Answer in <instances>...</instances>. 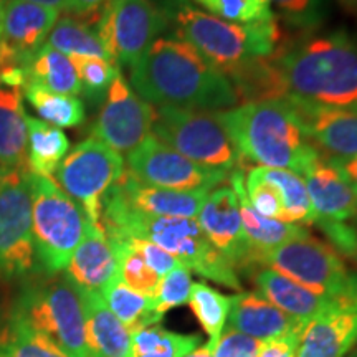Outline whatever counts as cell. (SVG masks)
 Segmentation results:
<instances>
[{
	"mask_svg": "<svg viewBox=\"0 0 357 357\" xmlns=\"http://www.w3.org/2000/svg\"><path fill=\"white\" fill-rule=\"evenodd\" d=\"M270 61L281 100L357 111V42L344 30L293 40L276 48Z\"/></svg>",
	"mask_w": 357,
	"mask_h": 357,
	"instance_id": "obj_1",
	"label": "cell"
},
{
	"mask_svg": "<svg viewBox=\"0 0 357 357\" xmlns=\"http://www.w3.org/2000/svg\"><path fill=\"white\" fill-rule=\"evenodd\" d=\"M129 70L134 93L149 105L200 111L238 106L229 77L181 38H158Z\"/></svg>",
	"mask_w": 357,
	"mask_h": 357,
	"instance_id": "obj_2",
	"label": "cell"
},
{
	"mask_svg": "<svg viewBox=\"0 0 357 357\" xmlns=\"http://www.w3.org/2000/svg\"><path fill=\"white\" fill-rule=\"evenodd\" d=\"M215 114L240 158L258 167L287 169L305 177L323 160L291 101L243 102Z\"/></svg>",
	"mask_w": 357,
	"mask_h": 357,
	"instance_id": "obj_3",
	"label": "cell"
},
{
	"mask_svg": "<svg viewBox=\"0 0 357 357\" xmlns=\"http://www.w3.org/2000/svg\"><path fill=\"white\" fill-rule=\"evenodd\" d=\"M101 227L108 238L153 242L190 271L222 287L243 291L236 270L208 242L195 218L155 217L137 212L124 202L113 185L102 199Z\"/></svg>",
	"mask_w": 357,
	"mask_h": 357,
	"instance_id": "obj_4",
	"label": "cell"
},
{
	"mask_svg": "<svg viewBox=\"0 0 357 357\" xmlns=\"http://www.w3.org/2000/svg\"><path fill=\"white\" fill-rule=\"evenodd\" d=\"M178 38L197 50L223 73L255 58L273 55L280 43L276 22L234 24L199 10L187 0H169L164 8Z\"/></svg>",
	"mask_w": 357,
	"mask_h": 357,
	"instance_id": "obj_5",
	"label": "cell"
},
{
	"mask_svg": "<svg viewBox=\"0 0 357 357\" xmlns=\"http://www.w3.org/2000/svg\"><path fill=\"white\" fill-rule=\"evenodd\" d=\"M32 187V234L37 266L56 275L68 265L82 243L88 218L83 208L66 195L52 177L29 171Z\"/></svg>",
	"mask_w": 357,
	"mask_h": 357,
	"instance_id": "obj_6",
	"label": "cell"
},
{
	"mask_svg": "<svg viewBox=\"0 0 357 357\" xmlns=\"http://www.w3.org/2000/svg\"><path fill=\"white\" fill-rule=\"evenodd\" d=\"M12 316L52 339L70 357H91L82 291L66 276L26 287Z\"/></svg>",
	"mask_w": 357,
	"mask_h": 357,
	"instance_id": "obj_7",
	"label": "cell"
},
{
	"mask_svg": "<svg viewBox=\"0 0 357 357\" xmlns=\"http://www.w3.org/2000/svg\"><path fill=\"white\" fill-rule=\"evenodd\" d=\"M153 131L160 141L200 166L231 172L242 162L215 111L159 106Z\"/></svg>",
	"mask_w": 357,
	"mask_h": 357,
	"instance_id": "obj_8",
	"label": "cell"
},
{
	"mask_svg": "<svg viewBox=\"0 0 357 357\" xmlns=\"http://www.w3.org/2000/svg\"><path fill=\"white\" fill-rule=\"evenodd\" d=\"M37 268L29 169L0 167V276L25 278Z\"/></svg>",
	"mask_w": 357,
	"mask_h": 357,
	"instance_id": "obj_9",
	"label": "cell"
},
{
	"mask_svg": "<svg viewBox=\"0 0 357 357\" xmlns=\"http://www.w3.org/2000/svg\"><path fill=\"white\" fill-rule=\"evenodd\" d=\"M258 268H271L294 283L334 300L351 288L357 276L347 270L331 245L311 234L263 253Z\"/></svg>",
	"mask_w": 357,
	"mask_h": 357,
	"instance_id": "obj_10",
	"label": "cell"
},
{
	"mask_svg": "<svg viewBox=\"0 0 357 357\" xmlns=\"http://www.w3.org/2000/svg\"><path fill=\"white\" fill-rule=\"evenodd\" d=\"M124 171L121 154L88 137L68 151L55 171V182L83 208L89 223L101 225L102 199Z\"/></svg>",
	"mask_w": 357,
	"mask_h": 357,
	"instance_id": "obj_11",
	"label": "cell"
},
{
	"mask_svg": "<svg viewBox=\"0 0 357 357\" xmlns=\"http://www.w3.org/2000/svg\"><path fill=\"white\" fill-rule=\"evenodd\" d=\"M166 12L153 0H109L98 13L95 30L116 65L131 66L166 32Z\"/></svg>",
	"mask_w": 357,
	"mask_h": 357,
	"instance_id": "obj_12",
	"label": "cell"
},
{
	"mask_svg": "<svg viewBox=\"0 0 357 357\" xmlns=\"http://www.w3.org/2000/svg\"><path fill=\"white\" fill-rule=\"evenodd\" d=\"M126 164V171L141 184L171 190H212L230 177V172L187 159L154 134L128 154Z\"/></svg>",
	"mask_w": 357,
	"mask_h": 357,
	"instance_id": "obj_13",
	"label": "cell"
},
{
	"mask_svg": "<svg viewBox=\"0 0 357 357\" xmlns=\"http://www.w3.org/2000/svg\"><path fill=\"white\" fill-rule=\"evenodd\" d=\"M155 109L134 93L121 73L114 78L93 123L91 137L119 154H129L153 131Z\"/></svg>",
	"mask_w": 357,
	"mask_h": 357,
	"instance_id": "obj_14",
	"label": "cell"
},
{
	"mask_svg": "<svg viewBox=\"0 0 357 357\" xmlns=\"http://www.w3.org/2000/svg\"><path fill=\"white\" fill-rule=\"evenodd\" d=\"M195 220L208 242L236 271H255V250L245 236L238 200L231 187L218 185L208 192Z\"/></svg>",
	"mask_w": 357,
	"mask_h": 357,
	"instance_id": "obj_15",
	"label": "cell"
},
{
	"mask_svg": "<svg viewBox=\"0 0 357 357\" xmlns=\"http://www.w3.org/2000/svg\"><path fill=\"white\" fill-rule=\"evenodd\" d=\"M60 19V12L25 0L3 3V29L0 38V70L24 66L47 43Z\"/></svg>",
	"mask_w": 357,
	"mask_h": 357,
	"instance_id": "obj_16",
	"label": "cell"
},
{
	"mask_svg": "<svg viewBox=\"0 0 357 357\" xmlns=\"http://www.w3.org/2000/svg\"><path fill=\"white\" fill-rule=\"evenodd\" d=\"M66 278L83 291L101 293L118 278V258L101 225L88 222L82 243L65 268Z\"/></svg>",
	"mask_w": 357,
	"mask_h": 357,
	"instance_id": "obj_17",
	"label": "cell"
},
{
	"mask_svg": "<svg viewBox=\"0 0 357 357\" xmlns=\"http://www.w3.org/2000/svg\"><path fill=\"white\" fill-rule=\"evenodd\" d=\"M357 346V306L336 305L306 324L296 357H346Z\"/></svg>",
	"mask_w": 357,
	"mask_h": 357,
	"instance_id": "obj_18",
	"label": "cell"
},
{
	"mask_svg": "<svg viewBox=\"0 0 357 357\" xmlns=\"http://www.w3.org/2000/svg\"><path fill=\"white\" fill-rule=\"evenodd\" d=\"M121 199L134 211L155 217L197 218L200 208L211 190H171L146 185L137 182L124 171L123 177L114 184Z\"/></svg>",
	"mask_w": 357,
	"mask_h": 357,
	"instance_id": "obj_19",
	"label": "cell"
},
{
	"mask_svg": "<svg viewBox=\"0 0 357 357\" xmlns=\"http://www.w3.org/2000/svg\"><path fill=\"white\" fill-rule=\"evenodd\" d=\"M293 105L306 124L311 142L324 159L356 158L357 111L316 108L298 102Z\"/></svg>",
	"mask_w": 357,
	"mask_h": 357,
	"instance_id": "obj_20",
	"label": "cell"
},
{
	"mask_svg": "<svg viewBox=\"0 0 357 357\" xmlns=\"http://www.w3.org/2000/svg\"><path fill=\"white\" fill-rule=\"evenodd\" d=\"M229 324L231 331L263 342L303 328L307 323L288 316L258 291H238L230 296Z\"/></svg>",
	"mask_w": 357,
	"mask_h": 357,
	"instance_id": "obj_21",
	"label": "cell"
},
{
	"mask_svg": "<svg viewBox=\"0 0 357 357\" xmlns=\"http://www.w3.org/2000/svg\"><path fill=\"white\" fill-rule=\"evenodd\" d=\"M253 281L257 284V291L266 298L271 305L280 307L291 318L310 323L321 312L331 310L333 306L342 305L339 300L314 293L301 284L294 283L271 268H258L253 271Z\"/></svg>",
	"mask_w": 357,
	"mask_h": 357,
	"instance_id": "obj_22",
	"label": "cell"
},
{
	"mask_svg": "<svg viewBox=\"0 0 357 357\" xmlns=\"http://www.w3.org/2000/svg\"><path fill=\"white\" fill-rule=\"evenodd\" d=\"M303 178L316 215L314 222H349L354 218L357 190L324 158Z\"/></svg>",
	"mask_w": 357,
	"mask_h": 357,
	"instance_id": "obj_23",
	"label": "cell"
},
{
	"mask_svg": "<svg viewBox=\"0 0 357 357\" xmlns=\"http://www.w3.org/2000/svg\"><path fill=\"white\" fill-rule=\"evenodd\" d=\"M229 181L236 195V200H238V211L245 236H247L252 248L255 250V270H258V260L263 253L287 242H291V240L310 235V231L303 225L275 220V218L263 217L261 213H258L250 204L247 190H245V176L240 169L230 172Z\"/></svg>",
	"mask_w": 357,
	"mask_h": 357,
	"instance_id": "obj_24",
	"label": "cell"
},
{
	"mask_svg": "<svg viewBox=\"0 0 357 357\" xmlns=\"http://www.w3.org/2000/svg\"><path fill=\"white\" fill-rule=\"evenodd\" d=\"M79 291L83 298L86 342L91 357H129L131 333L126 326L111 312L100 293L83 289Z\"/></svg>",
	"mask_w": 357,
	"mask_h": 357,
	"instance_id": "obj_25",
	"label": "cell"
},
{
	"mask_svg": "<svg viewBox=\"0 0 357 357\" xmlns=\"http://www.w3.org/2000/svg\"><path fill=\"white\" fill-rule=\"evenodd\" d=\"M29 128L24 108V89L0 83V167L29 169Z\"/></svg>",
	"mask_w": 357,
	"mask_h": 357,
	"instance_id": "obj_26",
	"label": "cell"
},
{
	"mask_svg": "<svg viewBox=\"0 0 357 357\" xmlns=\"http://www.w3.org/2000/svg\"><path fill=\"white\" fill-rule=\"evenodd\" d=\"M26 83L60 93V95H82V86L70 56L45 43L24 66Z\"/></svg>",
	"mask_w": 357,
	"mask_h": 357,
	"instance_id": "obj_27",
	"label": "cell"
},
{
	"mask_svg": "<svg viewBox=\"0 0 357 357\" xmlns=\"http://www.w3.org/2000/svg\"><path fill=\"white\" fill-rule=\"evenodd\" d=\"M26 128H29V146H26L29 171L37 176L52 177L68 154V137L60 128L30 116H26Z\"/></svg>",
	"mask_w": 357,
	"mask_h": 357,
	"instance_id": "obj_28",
	"label": "cell"
},
{
	"mask_svg": "<svg viewBox=\"0 0 357 357\" xmlns=\"http://www.w3.org/2000/svg\"><path fill=\"white\" fill-rule=\"evenodd\" d=\"M100 294L106 306L126 326L129 333L158 326L162 321V316L155 311L153 298L134 291L119 278L111 281Z\"/></svg>",
	"mask_w": 357,
	"mask_h": 357,
	"instance_id": "obj_29",
	"label": "cell"
},
{
	"mask_svg": "<svg viewBox=\"0 0 357 357\" xmlns=\"http://www.w3.org/2000/svg\"><path fill=\"white\" fill-rule=\"evenodd\" d=\"M24 98L32 105L45 123L56 128H77L86 119L84 102L78 96L60 95L38 84L26 83Z\"/></svg>",
	"mask_w": 357,
	"mask_h": 357,
	"instance_id": "obj_30",
	"label": "cell"
},
{
	"mask_svg": "<svg viewBox=\"0 0 357 357\" xmlns=\"http://www.w3.org/2000/svg\"><path fill=\"white\" fill-rule=\"evenodd\" d=\"M47 45L66 56H93L111 60L95 26L75 17H61L48 35ZM114 63V61H113Z\"/></svg>",
	"mask_w": 357,
	"mask_h": 357,
	"instance_id": "obj_31",
	"label": "cell"
},
{
	"mask_svg": "<svg viewBox=\"0 0 357 357\" xmlns=\"http://www.w3.org/2000/svg\"><path fill=\"white\" fill-rule=\"evenodd\" d=\"M202 344L197 334H178L160 326L131 333L129 357H185Z\"/></svg>",
	"mask_w": 357,
	"mask_h": 357,
	"instance_id": "obj_32",
	"label": "cell"
},
{
	"mask_svg": "<svg viewBox=\"0 0 357 357\" xmlns=\"http://www.w3.org/2000/svg\"><path fill=\"white\" fill-rule=\"evenodd\" d=\"M263 178L278 187L281 200H283V217L281 222L296 223V225H312L314 211H312L310 194H307L305 178L287 169L257 167Z\"/></svg>",
	"mask_w": 357,
	"mask_h": 357,
	"instance_id": "obj_33",
	"label": "cell"
},
{
	"mask_svg": "<svg viewBox=\"0 0 357 357\" xmlns=\"http://www.w3.org/2000/svg\"><path fill=\"white\" fill-rule=\"evenodd\" d=\"M187 305L208 336V342L217 347L229 319L230 296L208 287L207 283H194Z\"/></svg>",
	"mask_w": 357,
	"mask_h": 357,
	"instance_id": "obj_34",
	"label": "cell"
},
{
	"mask_svg": "<svg viewBox=\"0 0 357 357\" xmlns=\"http://www.w3.org/2000/svg\"><path fill=\"white\" fill-rule=\"evenodd\" d=\"M0 357H70L52 339L32 326L12 316L8 328L0 336Z\"/></svg>",
	"mask_w": 357,
	"mask_h": 357,
	"instance_id": "obj_35",
	"label": "cell"
},
{
	"mask_svg": "<svg viewBox=\"0 0 357 357\" xmlns=\"http://www.w3.org/2000/svg\"><path fill=\"white\" fill-rule=\"evenodd\" d=\"M70 60L73 61L77 70L82 95L91 105H101L114 78L121 73L119 66L105 58L70 56Z\"/></svg>",
	"mask_w": 357,
	"mask_h": 357,
	"instance_id": "obj_36",
	"label": "cell"
},
{
	"mask_svg": "<svg viewBox=\"0 0 357 357\" xmlns=\"http://www.w3.org/2000/svg\"><path fill=\"white\" fill-rule=\"evenodd\" d=\"M109 242L118 258V278L134 291L153 298L158 289L159 276L147 266L144 258L126 240L109 238Z\"/></svg>",
	"mask_w": 357,
	"mask_h": 357,
	"instance_id": "obj_37",
	"label": "cell"
},
{
	"mask_svg": "<svg viewBox=\"0 0 357 357\" xmlns=\"http://www.w3.org/2000/svg\"><path fill=\"white\" fill-rule=\"evenodd\" d=\"M204 12L234 24L276 22L270 0H194Z\"/></svg>",
	"mask_w": 357,
	"mask_h": 357,
	"instance_id": "obj_38",
	"label": "cell"
},
{
	"mask_svg": "<svg viewBox=\"0 0 357 357\" xmlns=\"http://www.w3.org/2000/svg\"><path fill=\"white\" fill-rule=\"evenodd\" d=\"M192 273L184 265H178L159 280L153 300L155 311L164 318L167 311L187 305L192 291Z\"/></svg>",
	"mask_w": 357,
	"mask_h": 357,
	"instance_id": "obj_39",
	"label": "cell"
},
{
	"mask_svg": "<svg viewBox=\"0 0 357 357\" xmlns=\"http://www.w3.org/2000/svg\"><path fill=\"white\" fill-rule=\"evenodd\" d=\"M245 190H247L250 204L263 217L281 220L283 217V200L278 187L261 177L257 167H252L245 177Z\"/></svg>",
	"mask_w": 357,
	"mask_h": 357,
	"instance_id": "obj_40",
	"label": "cell"
},
{
	"mask_svg": "<svg viewBox=\"0 0 357 357\" xmlns=\"http://www.w3.org/2000/svg\"><path fill=\"white\" fill-rule=\"evenodd\" d=\"M270 3L289 25L306 32L319 29L328 13L326 0H270Z\"/></svg>",
	"mask_w": 357,
	"mask_h": 357,
	"instance_id": "obj_41",
	"label": "cell"
},
{
	"mask_svg": "<svg viewBox=\"0 0 357 357\" xmlns=\"http://www.w3.org/2000/svg\"><path fill=\"white\" fill-rule=\"evenodd\" d=\"M316 225L323 231L331 247L341 257H347L354 260L357 255V225L349 222H331V220H316Z\"/></svg>",
	"mask_w": 357,
	"mask_h": 357,
	"instance_id": "obj_42",
	"label": "cell"
},
{
	"mask_svg": "<svg viewBox=\"0 0 357 357\" xmlns=\"http://www.w3.org/2000/svg\"><path fill=\"white\" fill-rule=\"evenodd\" d=\"M126 242L144 258L147 266H149L159 278L166 276L169 271H172L174 268L181 265L177 258H174L171 253H167L166 250L158 247V245L153 242H147V240L141 238H128Z\"/></svg>",
	"mask_w": 357,
	"mask_h": 357,
	"instance_id": "obj_43",
	"label": "cell"
},
{
	"mask_svg": "<svg viewBox=\"0 0 357 357\" xmlns=\"http://www.w3.org/2000/svg\"><path fill=\"white\" fill-rule=\"evenodd\" d=\"M260 341L236 331L222 334L215 347V357H257Z\"/></svg>",
	"mask_w": 357,
	"mask_h": 357,
	"instance_id": "obj_44",
	"label": "cell"
},
{
	"mask_svg": "<svg viewBox=\"0 0 357 357\" xmlns=\"http://www.w3.org/2000/svg\"><path fill=\"white\" fill-rule=\"evenodd\" d=\"M305 328L306 326H303V328L293 329L283 336L260 342L257 357H296Z\"/></svg>",
	"mask_w": 357,
	"mask_h": 357,
	"instance_id": "obj_45",
	"label": "cell"
},
{
	"mask_svg": "<svg viewBox=\"0 0 357 357\" xmlns=\"http://www.w3.org/2000/svg\"><path fill=\"white\" fill-rule=\"evenodd\" d=\"M109 0H66V10L71 15L82 17V19H89V17H98V13L102 10V7Z\"/></svg>",
	"mask_w": 357,
	"mask_h": 357,
	"instance_id": "obj_46",
	"label": "cell"
},
{
	"mask_svg": "<svg viewBox=\"0 0 357 357\" xmlns=\"http://www.w3.org/2000/svg\"><path fill=\"white\" fill-rule=\"evenodd\" d=\"M326 162L331 164L333 167H336L342 176L346 177V181L354 187L357 190V155L349 159H324Z\"/></svg>",
	"mask_w": 357,
	"mask_h": 357,
	"instance_id": "obj_47",
	"label": "cell"
},
{
	"mask_svg": "<svg viewBox=\"0 0 357 357\" xmlns=\"http://www.w3.org/2000/svg\"><path fill=\"white\" fill-rule=\"evenodd\" d=\"M185 357H215V346L207 342V344H200L197 349H194L190 354H187Z\"/></svg>",
	"mask_w": 357,
	"mask_h": 357,
	"instance_id": "obj_48",
	"label": "cell"
},
{
	"mask_svg": "<svg viewBox=\"0 0 357 357\" xmlns=\"http://www.w3.org/2000/svg\"><path fill=\"white\" fill-rule=\"evenodd\" d=\"M25 2H32V3H38V6L48 7V8H55V10H63L66 6V0H25Z\"/></svg>",
	"mask_w": 357,
	"mask_h": 357,
	"instance_id": "obj_49",
	"label": "cell"
},
{
	"mask_svg": "<svg viewBox=\"0 0 357 357\" xmlns=\"http://www.w3.org/2000/svg\"><path fill=\"white\" fill-rule=\"evenodd\" d=\"M342 7L351 12H357V0H337Z\"/></svg>",
	"mask_w": 357,
	"mask_h": 357,
	"instance_id": "obj_50",
	"label": "cell"
},
{
	"mask_svg": "<svg viewBox=\"0 0 357 357\" xmlns=\"http://www.w3.org/2000/svg\"><path fill=\"white\" fill-rule=\"evenodd\" d=\"M2 29H3V2L0 0V38H2Z\"/></svg>",
	"mask_w": 357,
	"mask_h": 357,
	"instance_id": "obj_51",
	"label": "cell"
},
{
	"mask_svg": "<svg viewBox=\"0 0 357 357\" xmlns=\"http://www.w3.org/2000/svg\"><path fill=\"white\" fill-rule=\"evenodd\" d=\"M354 223L357 225V205H356V215H354Z\"/></svg>",
	"mask_w": 357,
	"mask_h": 357,
	"instance_id": "obj_52",
	"label": "cell"
},
{
	"mask_svg": "<svg viewBox=\"0 0 357 357\" xmlns=\"http://www.w3.org/2000/svg\"><path fill=\"white\" fill-rule=\"evenodd\" d=\"M354 261H356V263H357V255H356V257H354Z\"/></svg>",
	"mask_w": 357,
	"mask_h": 357,
	"instance_id": "obj_53",
	"label": "cell"
}]
</instances>
